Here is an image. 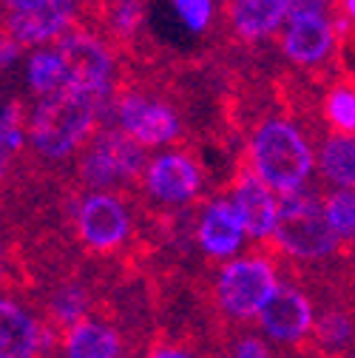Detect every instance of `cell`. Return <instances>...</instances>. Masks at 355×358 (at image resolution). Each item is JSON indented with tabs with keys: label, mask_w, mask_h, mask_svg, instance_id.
Segmentation results:
<instances>
[{
	"label": "cell",
	"mask_w": 355,
	"mask_h": 358,
	"mask_svg": "<svg viewBox=\"0 0 355 358\" xmlns=\"http://www.w3.org/2000/svg\"><path fill=\"white\" fill-rule=\"evenodd\" d=\"M103 100L97 94L63 88L57 94L43 97L26 122L29 145L40 159L60 162L80 151L92 134H97V122L103 117Z\"/></svg>",
	"instance_id": "6da1fadb"
},
{
	"label": "cell",
	"mask_w": 355,
	"mask_h": 358,
	"mask_svg": "<svg viewBox=\"0 0 355 358\" xmlns=\"http://www.w3.org/2000/svg\"><path fill=\"white\" fill-rule=\"evenodd\" d=\"M316 157L307 134L282 117H270L253 128L247 140V168L276 196L296 194L307 185Z\"/></svg>",
	"instance_id": "7a4b0ae2"
},
{
	"label": "cell",
	"mask_w": 355,
	"mask_h": 358,
	"mask_svg": "<svg viewBox=\"0 0 355 358\" xmlns=\"http://www.w3.org/2000/svg\"><path fill=\"white\" fill-rule=\"evenodd\" d=\"M270 245L282 256L304 264L330 259L341 242L327 222L324 196H319V191H313L310 185L296 194L279 196V225Z\"/></svg>",
	"instance_id": "3957f363"
},
{
	"label": "cell",
	"mask_w": 355,
	"mask_h": 358,
	"mask_svg": "<svg viewBox=\"0 0 355 358\" xmlns=\"http://www.w3.org/2000/svg\"><path fill=\"white\" fill-rule=\"evenodd\" d=\"M279 287L282 279L276 262L264 253H247L219 267L213 296L231 322H256Z\"/></svg>",
	"instance_id": "277c9868"
},
{
	"label": "cell",
	"mask_w": 355,
	"mask_h": 358,
	"mask_svg": "<svg viewBox=\"0 0 355 358\" xmlns=\"http://www.w3.org/2000/svg\"><path fill=\"white\" fill-rule=\"evenodd\" d=\"M145 171V148L117 125L97 131L80 159V179L97 191L114 188L119 182H137Z\"/></svg>",
	"instance_id": "5b68a950"
},
{
	"label": "cell",
	"mask_w": 355,
	"mask_h": 358,
	"mask_svg": "<svg viewBox=\"0 0 355 358\" xmlns=\"http://www.w3.org/2000/svg\"><path fill=\"white\" fill-rule=\"evenodd\" d=\"M114 125L134 137L143 148L165 145L180 137V114L173 106L148 97L143 88L119 85L114 94Z\"/></svg>",
	"instance_id": "8992f818"
},
{
	"label": "cell",
	"mask_w": 355,
	"mask_h": 358,
	"mask_svg": "<svg viewBox=\"0 0 355 358\" xmlns=\"http://www.w3.org/2000/svg\"><path fill=\"white\" fill-rule=\"evenodd\" d=\"M57 52L66 66L68 88H80L97 97L108 94L114 77V52L100 34L77 23L57 40Z\"/></svg>",
	"instance_id": "52a82bcc"
},
{
	"label": "cell",
	"mask_w": 355,
	"mask_h": 358,
	"mask_svg": "<svg viewBox=\"0 0 355 358\" xmlns=\"http://www.w3.org/2000/svg\"><path fill=\"white\" fill-rule=\"evenodd\" d=\"M74 228L80 242L92 253H114L131 239L134 222L122 196L111 191H94L77 202Z\"/></svg>",
	"instance_id": "ba28073f"
},
{
	"label": "cell",
	"mask_w": 355,
	"mask_h": 358,
	"mask_svg": "<svg viewBox=\"0 0 355 358\" xmlns=\"http://www.w3.org/2000/svg\"><path fill=\"white\" fill-rule=\"evenodd\" d=\"M259 333L268 338L270 344L279 347H298L304 341L313 338L319 313L316 304L301 287L296 285H282L276 296L268 301L259 313Z\"/></svg>",
	"instance_id": "9c48e42d"
},
{
	"label": "cell",
	"mask_w": 355,
	"mask_h": 358,
	"mask_svg": "<svg viewBox=\"0 0 355 358\" xmlns=\"http://www.w3.org/2000/svg\"><path fill=\"white\" fill-rule=\"evenodd\" d=\"M143 188L159 205H191L202 191V168L185 151H168L148 162Z\"/></svg>",
	"instance_id": "30bf717a"
},
{
	"label": "cell",
	"mask_w": 355,
	"mask_h": 358,
	"mask_svg": "<svg viewBox=\"0 0 355 358\" xmlns=\"http://www.w3.org/2000/svg\"><path fill=\"white\" fill-rule=\"evenodd\" d=\"M55 330L12 296H0V358H43Z\"/></svg>",
	"instance_id": "8fae6325"
},
{
	"label": "cell",
	"mask_w": 355,
	"mask_h": 358,
	"mask_svg": "<svg viewBox=\"0 0 355 358\" xmlns=\"http://www.w3.org/2000/svg\"><path fill=\"white\" fill-rule=\"evenodd\" d=\"M77 26V9L60 6L52 0H40L26 9H6L0 20V31L17 40L20 46H43L60 40Z\"/></svg>",
	"instance_id": "7c38bea8"
},
{
	"label": "cell",
	"mask_w": 355,
	"mask_h": 358,
	"mask_svg": "<svg viewBox=\"0 0 355 358\" xmlns=\"http://www.w3.org/2000/svg\"><path fill=\"white\" fill-rule=\"evenodd\" d=\"M231 202L245 225L247 239L253 242H270L279 225V196L261 182V179L242 165L233 188H231Z\"/></svg>",
	"instance_id": "4fadbf2b"
},
{
	"label": "cell",
	"mask_w": 355,
	"mask_h": 358,
	"mask_svg": "<svg viewBox=\"0 0 355 358\" xmlns=\"http://www.w3.org/2000/svg\"><path fill=\"white\" fill-rule=\"evenodd\" d=\"M247 242L245 225L231 199H210L196 216V245L213 262H231L242 256Z\"/></svg>",
	"instance_id": "5bb4252c"
},
{
	"label": "cell",
	"mask_w": 355,
	"mask_h": 358,
	"mask_svg": "<svg viewBox=\"0 0 355 358\" xmlns=\"http://www.w3.org/2000/svg\"><path fill=\"white\" fill-rule=\"evenodd\" d=\"M335 46H338V31L327 15L290 17L287 29L282 31L284 57L301 69H319L324 60L333 57Z\"/></svg>",
	"instance_id": "9a60e30c"
},
{
	"label": "cell",
	"mask_w": 355,
	"mask_h": 358,
	"mask_svg": "<svg viewBox=\"0 0 355 358\" xmlns=\"http://www.w3.org/2000/svg\"><path fill=\"white\" fill-rule=\"evenodd\" d=\"M287 20V0H228V23L245 43L270 37Z\"/></svg>",
	"instance_id": "2e32d148"
},
{
	"label": "cell",
	"mask_w": 355,
	"mask_h": 358,
	"mask_svg": "<svg viewBox=\"0 0 355 358\" xmlns=\"http://www.w3.org/2000/svg\"><path fill=\"white\" fill-rule=\"evenodd\" d=\"M63 358H122V336L114 324L88 316L63 333Z\"/></svg>",
	"instance_id": "e0dca14e"
},
{
	"label": "cell",
	"mask_w": 355,
	"mask_h": 358,
	"mask_svg": "<svg viewBox=\"0 0 355 358\" xmlns=\"http://www.w3.org/2000/svg\"><path fill=\"white\" fill-rule=\"evenodd\" d=\"M316 162L327 182L355 191V137H344V134L324 137Z\"/></svg>",
	"instance_id": "ac0fdd59"
},
{
	"label": "cell",
	"mask_w": 355,
	"mask_h": 358,
	"mask_svg": "<svg viewBox=\"0 0 355 358\" xmlns=\"http://www.w3.org/2000/svg\"><path fill=\"white\" fill-rule=\"evenodd\" d=\"M310 341L321 352V358H341L355 341V319L347 310H327L319 316Z\"/></svg>",
	"instance_id": "d6986e66"
},
{
	"label": "cell",
	"mask_w": 355,
	"mask_h": 358,
	"mask_svg": "<svg viewBox=\"0 0 355 358\" xmlns=\"http://www.w3.org/2000/svg\"><path fill=\"white\" fill-rule=\"evenodd\" d=\"M26 83L34 94L49 97V94H57L68 85V77H66V66H63V57L60 52H49V49H40L29 57L26 63Z\"/></svg>",
	"instance_id": "ffe728a7"
},
{
	"label": "cell",
	"mask_w": 355,
	"mask_h": 358,
	"mask_svg": "<svg viewBox=\"0 0 355 358\" xmlns=\"http://www.w3.org/2000/svg\"><path fill=\"white\" fill-rule=\"evenodd\" d=\"M324 120L344 137H355V80L344 77L333 83L324 94Z\"/></svg>",
	"instance_id": "44dd1931"
},
{
	"label": "cell",
	"mask_w": 355,
	"mask_h": 358,
	"mask_svg": "<svg viewBox=\"0 0 355 358\" xmlns=\"http://www.w3.org/2000/svg\"><path fill=\"white\" fill-rule=\"evenodd\" d=\"M88 293L82 285H60L49 299V322L63 333L88 319Z\"/></svg>",
	"instance_id": "7402d4cb"
},
{
	"label": "cell",
	"mask_w": 355,
	"mask_h": 358,
	"mask_svg": "<svg viewBox=\"0 0 355 358\" xmlns=\"http://www.w3.org/2000/svg\"><path fill=\"white\" fill-rule=\"evenodd\" d=\"M324 213L341 245H355V191L335 188L324 196Z\"/></svg>",
	"instance_id": "603a6c76"
},
{
	"label": "cell",
	"mask_w": 355,
	"mask_h": 358,
	"mask_svg": "<svg viewBox=\"0 0 355 358\" xmlns=\"http://www.w3.org/2000/svg\"><path fill=\"white\" fill-rule=\"evenodd\" d=\"M171 6L191 34H202L213 20V0H171Z\"/></svg>",
	"instance_id": "cb8c5ba5"
},
{
	"label": "cell",
	"mask_w": 355,
	"mask_h": 358,
	"mask_svg": "<svg viewBox=\"0 0 355 358\" xmlns=\"http://www.w3.org/2000/svg\"><path fill=\"white\" fill-rule=\"evenodd\" d=\"M231 358H273V344L261 333H245L233 338Z\"/></svg>",
	"instance_id": "d4e9b609"
},
{
	"label": "cell",
	"mask_w": 355,
	"mask_h": 358,
	"mask_svg": "<svg viewBox=\"0 0 355 358\" xmlns=\"http://www.w3.org/2000/svg\"><path fill=\"white\" fill-rule=\"evenodd\" d=\"M335 9V0H287V20L304 15H327Z\"/></svg>",
	"instance_id": "484cf974"
},
{
	"label": "cell",
	"mask_w": 355,
	"mask_h": 358,
	"mask_svg": "<svg viewBox=\"0 0 355 358\" xmlns=\"http://www.w3.org/2000/svg\"><path fill=\"white\" fill-rule=\"evenodd\" d=\"M145 358H196V355L182 344H157L148 350Z\"/></svg>",
	"instance_id": "4316f807"
},
{
	"label": "cell",
	"mask_w": 355,
	"mask_h": 358,
	"mask_svg": "<svg viewBox=\"0 0 355 358\" xmlns=\"http://www.w3.org/2000/svg\"><path fill=\"white\" fill-rule=\"evenodd\" d=\"M335 9L341 15V20L355 23V0H335Z\"/></svg>",
	"instance_id": "83f0119b"
},
{
	"label": "cell",
	"mask_w": 355,
	"mask_h": 358,
	"mask_svg": "<svg viewBox=\"0 0 355 358\" xmlns=\"http://www.w3.org/2000/svg\"><path fill=\"white\" fill-rule=\"evenodd\" d=\"M52 3H60V6H71V9H77L80 0H52Z\"/></svg>",
	"instance_id": "f1b7e54d"
},
{
	"label": "cell",
	"mask_w": 355,
	"mask_h": 358,
	"mask_svg": "<svg viewBox=\"0 0 355 358\" xmlns=\"http://www.w3.org/2000/svg\"><path fill=\"white\" fill-rule=\"evenodd\" d=\"M0 285H3V248H0Z\"/></svg>",
	"instance_id": "f546056e"
},
{
	"label": "cell",
	"mask_w": 355,
	"mask_h": 358,
	"mask_svg": "<svg viewBox=\"0 0 355 358\" xmlns=\"http://www.w3.org/2000/svg\"><path fill=\"white\" fill-rule=\"evenodd\" d=\"M3 12H6V0H0V20H3Z\"/></svg>",
	"instance_id": "4dcf8cb0"
},
{
	"label": "cell",
	"mask_w": 355,
	"mask_h": 358,
	"mask_svg": "<svg viewBox=\"0 0 355 358\" xmlns=\"http://www.w3.org/2000/svg\"><path fill=\"white\" fill-rule=\"evenodd\" d=\"M347 358H355V341H352V347H349V352H347Z\"/></svg>",
	"instance_id": "1f68e13d"
}]
</instances>
